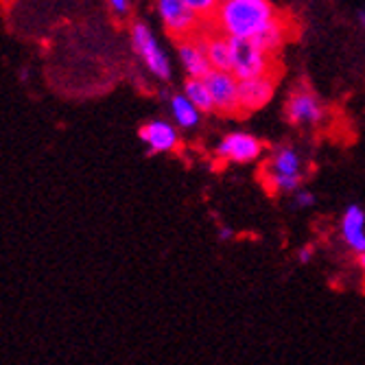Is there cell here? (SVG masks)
<instances>
[{"mask_svg": "<svg viewBox=\"0 0 365 365\" xmlns=\"http://www.w3.org/2000/svg\"><path fill=\"white\" fill-rule=\"evenodd\" d=\"M289 33H291V29H289V24H287V20L284 18H278L276 22H272L267 29H264L260 36H256L254 40L264 48V51H269L272 55L287 42V38H289Z\"/></svg>", "mask_w": 365, "mask_h": 365, "instance_id": "cell-16", "label": "cell"}, {"mask_svg": "<svg viewBox=\"0 0 365 365\" xmlns=\"http://www.w3.org/2000/svg\"><path fill=\"white\" fill-rule=\"evenodd\" d=\"M278 18L272 0H219L208 24L227 38L254 40Z\"/></svg>", "mask_w": 365, "mask_h": 365, "instance_id": "cell-1", "label": "cell"}, {"mask_svg": "<svg viewBox=\"0 0 365 365\" xmlns=\"http://www.w3.org/2000/svg\"><path fill=\"white\" fill-rule=\"evenodd\" d=\"M155 11L162 26L175 40H186L197 36L206 24L202 22L204 18L197 16L184 0H155Z\"/></svg>", "mask_w": 365, "mask_h": 365, "instance_id": "cell-5", "label": "cell"}, {"mask_svg": "<svg viewBox=\"0 0 365 365\" xmlns=\"http://www.w3.org/2000/svg\"><path fill=\"white\" fill-rule=\"evenodd\" d=\"M184 3H186L197 16H202L204 20H210V16H212L215 9H217V3H219V0H184Z\"/></svg>", "mask_w": 365, "mask_h": 365, "instance_id": "cell-17", "label": "cell"}, {"mask_svg": "<svg viewBox=\"0 0 365 365\" xmlns=\"http://www.w3.org/2000/svg\"><path fill=\"white\" fill-rule=\"evenodd\" d=\"M182 92L190 98V103H192L199 112H202V114H212V112H215L212 94H210V90H208V86H206L204 79L188 77Z\"/></svg>", "mask_w": 365, "mask_h": 365, "instance_id": "cell-15", "label": "cell"}, {"mask_svg": "<svg viewBox=\"0 0 365 365\" xmlns=\"http://www.w3.org/2000/svg\"><path fill=\"white\" fill-rule=\"evenodd\" d=\"M210 94L215 112L223 116H239L241 112V101H239V79L232 75L230 71H210L204 77Z\"/></svg>", "mask_w": 365, "mask_h": 365, "instance_id": "cell-8", "label": "cell"}, {"mask_svg": "<svg viewBox=\"0 0 365 365\" xmlns=\"http://www.w3.org/2000/svg\"><path fill=\"white\" fill-rule=\"evenodd\" d=\"M313 256H315V250H313V245H304V247L297 250V260H300L302 264L311 262V258H313Z\"/></svg>", "mask_w": 365, "mask_h": 365, "instance_id": "cell-20", "label": "cell"}, {"mask_svg": "<svg viewBox=\"0 0 365 365\" xmlns=\"http://www.w3.org/2000/svg\"><path fill=\"white\" fill-rule=\"evenodd\" d=\"M276 92V77L274 75H262V77H252V79H241L239 81V101H241V112H258L267 106Z\"/></svg>", "mask_w": 365, "mask_h": 365, "instance_id": "cell-10", "label": "cell"}, {"mask_svg": "<svg viewBox=\"0 0 365 365\" xmlns=\"http://www.w3.org/2000/svg\"><path fill=\"white\" fill-rule=\"evenodd\" d=\"M315 202H317V197H315L311 190H307V188H300V190H295V192H293V206L302 208V210L315 206Z\"/></svg>", "mask_w": 365, "mask_h": 365, "instance_id": "cell-18", "label": "cell"}, {"mask_svg": "<svg viewBox=\"0 0 365 365\" xmlns=\"http://www.w3.org/2000/svg\"><path fill=\"white\" fill-rule=\"evenodd\" d=\"M199 40L206 48V57L215 71H230V38L212 29L210 24H204L199 31Z\"/></svg>", "mask_w": 365, "mask_h": 365, "instance_id": "cell-13", "label": "cell"}, {"mask_svg": "<svg viewBox=\"0 0 365 365\" xmlns=\"http://www.w3.org/2000/svg\"><path fill=\"white\" fill-rule=\"evenodd\" d=\"M359 24L365 29V11H359Z\"/></svg>", "mask_w": 365, "mask_h": 365, "instance_id": "cell-23", "label": "cell"}, {"mask_svg": "<svg viewBox=\"0 0 365 365\" xmlns=\"http://www.w3.org/2000/svg\"><path fill=\"white\" fill-rule=\"evenodd\" d=\"M169 112H171L173 123L180 129H197L199 123H202V116H204L190 103V98L184 92H175L169 96Z\"/></svg>", "mask_w": 365, "mask_h": 365, "instance_id": "cell-14", "label": "cell"}, {"mask_svg": "<svg viewBox=\"0 0 365 365\" xmlns=\"http://www.w3.org/2000/svg\"><path fill=\"white\" fill-rule=\"evenodd\" d=\"M108 5H110V9L118 16V18H125L127 14H129V0H108Z\"/></svg>", "mask_w": 365, "mask_h": 365, "instance_id": "cell-19", "label": "cell"}, {"mask_svg": "<svg viewBox=\"0 0 365 365\" xmlns=\"http://www.w3.org/2000/svg\"><path fill=\"white\" fill-rule=\"evenodd\" d=\"M138 138L149 153H173L180 147V127L169 120L153 118L138 129Z\"/></svg>", "mask_w": 365, "mask_h": 365, "instance_id": "cell-9", "label": "cell"}, {"mask_svg": "<svg viewBox=\"0 0 365 365\" xmlns=\"http://www.w3.org/2000/svg\"><path fill=\"white\" fill-rule=\"evenodd\" d=\"M284 116L293 127H313L324 120L326 110L322 98L309 86H297L284 101Z\"/></svg>", "mask_w": 365, "mask_h": 365, "instance_id": "cell-6", "label": "cell"}, {"mask_svg": "<svg viewBox=\"0 0 365 365\" xmlns=\"http://www.w3.org/2000/svg\"><path fill=\"white\" fill-rule=\"evenodd\" d=\"M217 158L227 164H252L264 153V145L250 131H230L217 143Z\"/></svg>", "mask_w": 365, "mask_h": 365, "instance_id": "cell-7", "label": "cell"}, {"mask_svg": "<svg viewBox=\"0 0 365 365\" xmlns=\"http://www.w3.org/2000/svg\"><path fill=\"white\" fill-rule=\"evenodd\" d=\"M341 239L348 250L363 254L365 252V210L359 204H350L341 215Z\"/></svg>", "mask_w": 365, "mask_h": 365, "instance_id": "cell-12", "label": "cell"}, {"mask_svg": "<svg viewBox=\"0 0 365 365\" xmlns=\"http://www.w3.org/2000/svg\"><path fill=\"white\" fill-rule=\"evenodd\" d=\"M175 53H178V61L182 66V71L188 77L204 79L212 71V66H210V61L206 57V48H204L202 40H199V33L192 38L178 40Z\"/></svg>", "mask_w": 365, "mask_h": 365, "instance_id": "cell-11", "label": "cell"}, {"mask_svg": "<svg viewBox=\"0 0 365 365\" xmlns=\"http://www.w3.org/2000/svg\"><path fill=\"white\" fill-rule=\"evenodd\" d=\"M235 235H232V230L230 227H221V232H219V239L221 241H225V239H232Z\"/></svg>", "mask_w": 365, "mask_h": 365, "instance_id": "cell-21", "label": "cell"}, {"mask_svg": "<svg viewBox=\"0 0 365 365\" xmlns=\"http://www.w3.org/2000/svg\"><path fill=\"white\" fill-rule=\"evenodd\" d=\"M304 162L295 147L282 145L272 151L267 167H264V182L276 192H295L304 182Z\"/></svg>", "mask_w": 365, "mask_h": 365, "instance_id": "cell-2", "label": "cell"}, {"mask_svg": "<svg viewBox=\"0 0 365 365\" xmlns=\"http://www.w3.org/2000/svg\"><path fill=\"white\" fill-rule=\"evenodd\" d=\"M131 46H134V53L140 57V61L145 63V68L160 81H169L173 77V63L169 53L164 51V46L160 44V40L155 38L153 29L138 20L131 24Z\"/></svg>", "mask_w": 365, "mask_h": 365, "instance_id": "cell-4", "label": "cell"}, {"mask_svg": "<svg viewBox=\"0 0 365 365\" xmlns=\"http://www.w3.org/2000/svg\"><path fill=\"white\" fill-rule=\"evenodd\" d=\"M359 267H361V272L365 274V252H363V254H359Z\"/></svg>", "mask_w": 365, "mask_h": 365, "instance_id": "cell-22", "label": "cell"}, {"mask_svg": "<svg viewBox=\"0 0 365 365\" xmlns=\"http://www.w3.org/2000/svg\"><path fill=\"white\" fill-rule=\"evenodd\" d=\"M230 73L239 81L274 75V55L264 51L256 40L230 38Z\"/></svg>", "mask_w": 365, "mask_h": 365, "instance_id": "cell-3", "label": "cell"}]
</instances>
